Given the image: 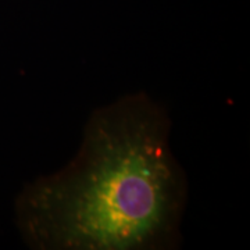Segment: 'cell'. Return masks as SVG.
I'll return each instance as SVG.
<instances>
[{
  "mask_svg": "<svg viewBox=\"0 0 250 250\" xmlns=\"http://www.w3.org/2000/svg\"><path fill=\"white\" fill-rule=\"evenodd\" d=\"M167 114L146 95L96 110L78 153L16 200L22 239L42 250H150L175 241L185 179Z\"/></svg>",
  "mask_w": 250,
  "mask_h": 250,
  "instance_id": "cell-1",
  "label": "cell"
}]
</instances>
